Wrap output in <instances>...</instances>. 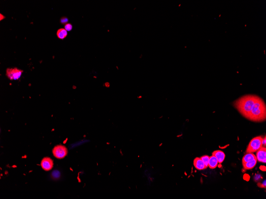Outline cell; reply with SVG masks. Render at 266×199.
<instances>
[{
  "label": "cell",
  "instance_id": "1",
  "mask_svg": "<svg viewBox=\"0 0 266 199\" xmlns=\"http://www.w3.org/2000/svg\"><path fill=\"white\" fill-rule=\"evenodd\" d=\"M258 96L247 95L241 97L233 103L234 107L242 116L249 119V116Z\"/></svg>",
  "mask_w": 266,
  "mask_h": 199
},
{
  "label": "cell",
  "instance_id": "2",
  "mask_svg": "<svg viewBox=\"0 0 266 199\" xmlns=\"http://www.w3.org/2000/svg\"><path fill=\"white\" fill-rule=\"evenodd\" d=\"M266 119V104L262 99L258 96L248 120L254 122H262Z\"/></svg>",
  "mask_w": 266,
  "mask_h": 199
},
{
  "label": "cell",
  "instance_id": "3",
  "mask_svg": "<svg viewBox=\"0 0 266 199\" xmlns=\"http://www.w3.org/2000/svg\"><path fill=\"white\" fill-rule=\"evenodd\" d=\"M263 139L261 136L254 137L252 139L246 149V153H253L260 149L263 147Z\"/></svg>",
  "mask_w": 266,
  "mask_h": 199
},
{
  "label": "cell",
  "instance_id": "4",
  "mask_svg": "<svg viewBox=\"0 0 266 199\" xmlns=\"http://www.w3.org/2000/svg\"><path fill=\"white\" fill-rule=\"evenodd\" d=\"M23 71L17 68H8L6 70V75L9 80H18L21 77Z\"/></svg>",
  "mask_w": 266,
  "mask_h": 199
},
{
  "label": "cell",
  "instance_id": "5",
  "mask_svg": "<svg viewBox=\"0 0 266 199\" xmlns=\"http://www.w3.org/2000/svg\"><path fill=\"white\" fill-rule=\"evenodd\" d=\"M52 152L55 157L58 159H62L67 156L68 150L64 145H59L54 147Z\"/></svg>",
  "mask_w": 266,
  "mask_h": 199
},
{
  "label": "cell",
  "instance_id": "6",
  "mask_svg": "<svg viewBox=\"0 0 266 199\" xmlns=\"http://www.w3.org/2000/svg\"><path fill=\"white\" fill-rule=\"evenodd\" d=\"M41 165L43 170L45 171H49L52 169L53 167V161L50 158L45 157L42 160Z\"/></svg>",
  "mask_w": 266,
  "mask_h": 199
},
{
  "label": "cell",
  "instance_id": "7",
  "mask_svg": "<svg viewBox=\"0 0 266 199\" xmlns=\"http://www.w3.org/2000/svg\"><path fill=\"white\" fill-rule=\"evenodd\" d=\"M266 148L262 147L257 152L256 158L259 162L265 163L266 162Z\"/></svg>",
  "mask_w": 266,
  "mask_h": 199
},
{
  "label": "cell",
  "instance_id": "8",
  "mask_svg": "<svg viewBox=\"0 0 266 199\" xmlns=\"http://www.w3.org/2000/svg\"><path fill=\"white\" fill-rule=\"evenodd\" d=\"M193 164L194 167L197 170H203L206 169L205 165H204L203 162L201 159L200 158L196 157L194 159L193 161Z\"/></svg>",
  "mask_w": 266,
  "mask_h": 199
},
{
  "label": "cell",
  "instance_id": "9",
  "mask_svg": "<svg viewBox=\"0 0 266 199\" xmlns=\"http://www.w3.org/2000/svg\"><path fill=\"white\" fill-rule=\"evenodd\" d=\"M213 155H214L218 159V163H219V164H221L223 163L225 157V155L224 152L221 150L214 151L213 153Z\"/></svg>",
  "mask_w": 266,
  "mask_h": 199
},
{
  "label": "cell",
  "instance_id": "10",
  "mask_svg": "<svg viewBox=\"0 0 266 199\" xmlns=\"http://www.w3.org/2000/svg\"><path fill=\"white\" fill-rule=\"evenodd\" d=\"M218 164L219 163H218V159L214 155H212V156L210 157L208 166L210 169H215L218 166Z\"/></svg>",
  "mask_w": 266,
  "mask_h": 199
},
{
  "label": "cell",
  "instance_id": "11",
  "mask_svg": "<svg viewBox=\"0 0 266 199\" xmlns=\"http://www.w3.org/2000/svg\"><path fill=\"white\" fill-rule=\"evenodd\" d=\"M257 159L256 158L250 161L247 162L245 163L244 164H243L244 169L245 170L252 169L257 164Z\"/></svg>",
  "mask_w": 266,
  "mask_h": 199
},
{
  "label": "cell",
  "instance_id": "12",
  "mask_svg": "<svg viewBox=\"0 0 266 199\" xmlns=\"http://www.w3.org/2000/svg\"><path fill=\"white\" fill-rule=\"evenodd\" d=\"M57 36L59 39L63 40L68 36V31L64 28H60L57 32Z\"/></svg>",
  "mask_w": 266,
  "mask_h": 199
},
{
  "label": "cell",
  "instance_id": "13",
  "mask_svg": "<svg viewBox=\"0 0 266 199\" xmlns=\"http://www.w3.org/2000/svg\"><path fill=\"white\" fill-rule=\"evenodd\" d=\"M256 157L252 153H247L244 155L242 159V163L243 164L247 162L250 161L252 160L256 159Z\"/></svg>",
  "mask_w": 266,
  "mask_h": 199
},
{
  "label": "cell",
  "instance_id": "14",
  "mask_svg": "<svg viewBox=\"0 0 266 199\" xmlns=\"http://www.w3.org/2000/svg\"><path fill=\"white\" fill-rule=\"evenodd\" d=\"M209 157H210L208 156V155H204V156H203L200 158L201 159L203 162L204 164L205 165L206 167L207 168L208 167V165Z\"/></svg>",
  "mask_w": 266,
  "mask_h": 199
},
{
  "label": "cell",
  "instance_id": "15",
  "mask_svg": "<svg viewBox=\"0 0 266 199\" xmlns=\"http://www.w3.org/2000/svg\"><path fill=\"white\" fill-rule=\"evenodd\" d=\"M65 29L67 31H71V30L73 29V26L71 23H67V24H65Z\"/></svg>",
  "mask_w": 266,
  "mask_h": 199
},
{
  "label": "cell",
  "instance_id": "16",
  "mask_svg": "<svg viewBox=\"0 0 266 199\" xmlns=\"http://www.w3.org/2000/svg\"><path fill=\"white\" fill-rule=\"evenodd\" d=\"M52 176L53 178H59V177H60V172H59V171L56 170V171H53V172Z\"/></svg>",
  "mask_w": 266,
  "mask_h": 199
},
{
  "label": "cell",
  "instance_id": "17",
  "mask_svg": "<svg viewBox=\"0 0 266 199\" xmlns=\"http://www.w3.org/2000/svg\"><path fill=\"white\" fill-rule=\"evenodd\" d=\"M69 19L67 17H63L60 19V22L62 24H66L68 22Z\"/></svg>",
  "mask_w": 266,
  "mask_h": 199
},
{
  "label": "cell",
  "instance_id": "18",
  "mask_svg": "<svg viewBox=\"0 0 266 199\" xmlns=\"http://www.w3.org/2000/svg\"><path fill=\"white\" fill-rule=\"evenodd\" d=\"M259 184H260V185H258V186H259V187L262 188H266V180H265L264 182H263V184H260V183H259Z\"/></svg>",
  "mask_w": 266,
  "mask_h": 199
},
{
  "label": "cell",
  "instance_id": "19",
  "mask_svg": "<svg viewBox=\"0 0 266 199\" xmlns=\"http://www.w3.org/2000/svg\"><path fill=\"white\" fill-rule=\"evenodd\" d=\"M266 138L265 136L264 138H263L262 140V146L263 147H266Z\"/></svg>",
  "mask_w": 266,
  "mask_h": 199
},
{
  "label": "cell",
  "instance_id": "20",
  "mask_svg": "<svg viewBox=\"0 0 266 199\" xmlns=\"http://www.w3.org/2000/svg\"><path fill=\"white\" fill-rule=\"evenodd\" d=\"M0 17H1V19H0L1 21L2 19H5V18L6 17L5 16H3V15H2L1 14H0Z\"/></svg>",
  "mask_w": 266,
  "mask_h": 199
},
{
  "label": "cell",
  "instance_id": "21",
  "mask_svg": "<svg viewBox=\"0 0 266 199\" xmlns=\"http://www.w3.org/2000/svg\"><path fill=\"white\" fill-rule=\"evenodd\" d=\"M261 167H262L263 168V169H261V170H262V171H263L264 168L265 167V166H261Z\"/></svg>",
  "mask_w": 266,
  "mask_h": 199
}]
</instances>
